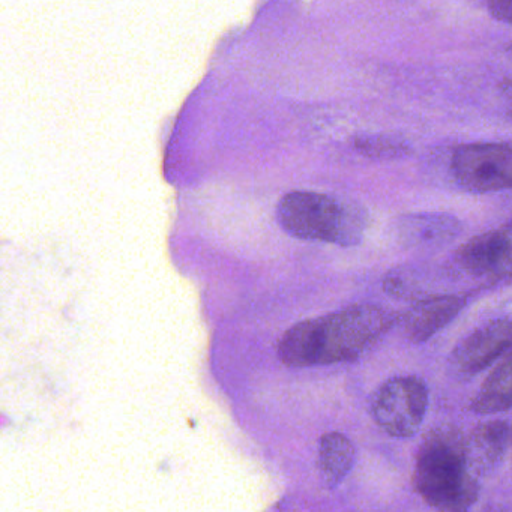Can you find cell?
Instances as JSON below:
<instances>
[{"label": "cell", "mask_w": 512, "mask_h": 512, "mask_svg": "<svg viewBox=\"0 0 512 512\" xmlns=\"http://www.w3.org/2000/svg\"><path fill=\"white\" fill-rule=\"evenodd\" d=\"M467 296L436 293L416 299L398 322L404 337L413 344L425 343L457 319L466 308Z\"/></svg>", "instance_id": "ba28073f"}, {"label": "cell", "mask_w": 512, "mask_h": 512, "mask_svg": "<svg viewBox=\"0 0 512 512\" xmlns=\"http://www.w3.org/2000/svg\"><path fill=\"white\" fill-rule=\"evenodd\" d=\"M463 232V223L449 214H407L395 221L401 247L430 250L445 247Z\"/></svg>", "instance_id": "9c48e42d"}, {"label": "cell", "mask_w": 512, "mask_h": 512, "mask_svg": "<svg viewBox=\"0 0 512 512\" xmlns=\"http://www.w3.org/2000/svg\"><path fill=\"white\" fill-rule=\"evenodd\" d=\"M454 265L461 274L488 283L512 280V220L464 242L454 253Z\"/></svg>", "instance_id": "8992f818"}, {"label": "cell", "mask_w": 512, "mask_h": 512, "mask_svg": "<svg viewBox=\"0 0 512 512\" xmlns=\"http://www.w3.org/2000/svg\"><path fill=\"white\" fill-rule=\"evenodd\" d=\"M398 322L395 314L370 304L352 305L284 332L277 353L287 367H323L356 361Z\"/></svg>", "instance_id": "6da1fadb"}, {"label": "cell", "mask_w": 512, "mask_h": 512, "mask_svg": "<svg viewBox=\"0 0 512 512\" xmlns=\"http://www.w3.org/2000/svg\"><path fill=\"white\" fill-rule=\"evenodd\" d=\"M511 446H512V442H511Z\"/></svg>", "instance_id": "e0dca14e"}, {"label": "cell", "mask_w": 512, "mask_h": 512, "mask_svg": "<svg viewBox=\"0 0 512 512\" xmlns=\"http://www.w3.org/2000/svg\"><path fill=\"white\" fill-rule=\"evenodd\" d=\"M445 266L407 265L392 269L383 278V292L394 298L421 299L424 296L436 295L431 292L434 283L445 281V272L451 271Z\"/></svg>", "instance_id": "8fae6325"}, {"label": "cell", "mask_w": 512, "mask_h": 512, "mask_svg": "<svg viewBox=\"0 0 512 512\" xmlns=\"http://www.w3.org/2000/svg\"><path fill=\"white\" fill-rule=\"evenodd\" d=\"M512 409V349L499 359L470 401L479 415H496Z\"/></svg>", "instance_id": "7c38bea8"}, {"label": "cell", "mask_w": 512, "mask_h": 512, "mask_svg": "<svg viewBox=\"0 0 512 512\" xmlns=\"http://www.w3.org/2000/svg\"><path fill=\"white\" fill-rule=\"evenodd\" d=\"M488 10L500 22L512 25V0H488Z\"/></svg>", "instance_id": "9a60e30c"}, {"label": "cell", "mask_w": 512, "mask_h": 512, "mask_svg": "<svg viewBox=\"0 0 512 512\" xmlns=\"http://www.w3.org/2000/svg\"><path fill=\"white\" fill-rule=\"evenodd\" d=\"M451 170L458 185L472 193L512 190V142L458 146Z\"/></svg>", "instance_id": "5b68a950"}, {"label": "cell", "mask_w": 512, "mask_h": 512, "mask_svg": "<svg viewBox=\"0 0 512 512\" xmlns=\"http://www.w3.org/2000/svg\"><path fill=\"white\" fill-rule=\"evenodd\" d=\"M356 449L352 440L338 431L323 434L317 449V469L323 484L335 488L352 472Z\"/></svg>", "instance_id": "4fadbf2b"}, {"label": "cell", "mask_w": 512, "mask_h": 512, "mask_svg": "<svg viewBox=\"0 0 512 512\" xmlns=\"http://www.w3.org/2000/svg\"><path fill=\"white\" fill-rule=\"evenodd\" d=\"M280 226L295 238L355 247L364 239L368 214L358 203L314 191H292L280 200Z\"/></svg>", "instance_id": "3957f363"}, {"label": "cell", "mask_w": 512, "mask_h": 512, "mask_svg": "<svg viewBox=\"0 0 512 512\" xmlns=\"http://www.w3.org/2000/svg\"><path fill=\"white\" fill-rule=\"evenodd\" d=\"M511 49H512V47H511Z\"/></svg>", "instance_id": "ac0fdd59"}, {"label": "cell", "mask_w": 512, "mask_h": 512, "mask_svg": "<svg viewBox=\"0 0 512 512\" xmlns=\"http://www.w3.org/2000/svg\"><path fill=\"white\" fill-rule=\"evenodd\" d=\"M512 349V319L500 317L473 329L451 352V365L463 376H473L496 364Z\"/></svg>", "instance_id": "52a82bcc"}, {"label": "cell", "mask_w": 512, "mask_h": 512, "mask_svg": "<svg viewBox=\"0 0 512 512\" xmlns=\"http://www.w3.org/2000/svg\"><path fill=\"white\" fill-rule=\"evenodd\" d=\"M430 404L427 383L418 376H395L383 382L370 400V415L380 430L397 439L415 436Z\"/></svg>", "instance_id": "277c9868"}, {"label": "cell", "mask_w": 512, "mask_h": 512, "mask_svg": "<svg viewBox=\"0 0 512 512\" xmlns=\"http://www.w3.org/2000/svg\"><path fill=\"white\" fill-rule=\"evenodd\" d=\"M353 148L359 154L373 160H397L406 157L410 152V146L403 139L385 134L355 137Z\"/></svg>", "instance_id": "5bb4252c"}, {"label": "cell", "mask_w": 512, "mask_h": 512, "mask_svg": "<svg viewBox=\"0 0 512 512\" xmlns=\"http://www.w3.org/2000/svg\"><path fill=\"white\" fill-rule=\"evenodd\" d=\"M500 89H502L503 95L508 98L509 103V118L512 119V79H506L505 82L500 85Z\"/></svg>", "instance_id": "2e32d148"}, {"label": "cell", "mask_w": 512, "mask_h": 512, "mask_svg": "<svg viewBox=\"0 0 512 512\" xmlns=\"http://www.w3.org/2000/svg\"><path fill=\"white\" fill-rule=\"evenodd\" d=\"M413 488L439 511H467L478 502L481 484L470 467L460 428L440 425L425 434L416 452Z\"/></svg>", "instance_id": "7a4b0ae2"}, {"label": "cell", "mask_w": 512, "mask_h": 512, "mask_svg": "<svg viewBox=\"0 0 512 512\" xmlns=\"http://www.w3.org/2000/svg\"><path fill=\"white\" fill-rule=\"evenodd\" d=\"M512 427L506 421L493 419L476 425L466 436L470 467L479 479L490 475L511 448Z\"/></svg>", "instance_id": "30bf717a"}]
</instances>
